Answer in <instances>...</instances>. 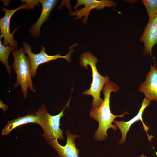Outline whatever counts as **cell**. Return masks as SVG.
I'll return each instance as SVG.
<instances>
[{"mask_svg":"<svg viewBox=\"0 0 157 157\" xmlns=\"http://www.w3.org/2000/svg\"><path fill=\"white\" fill-rule=\"evenodd\" d=\"M139 40L144 44V54L151 56L153 47L157 44V14L149 18Z\"/></svg>","mask_w":157,"mask_h":157,"instance_id":"9c48e42d","label":"cell"},{"mask_svg":"<svg viewBox=\"0 0 157 157\" xmlns=\"http://www.w3.org/2000/svg\"><path fill=\"white\" fill-rule=\"evenodd\" d=\"M139 91L143 93L148 100L157 102V67L155 62L146 75L144 81L140 84Z\"/></svg>","mask_w":157,"mask_h":157,"instance_id":"8fae6325","label":"cell"},{"mask_svg":"<svg viewBox=\"0 0 157 157\" xmlns=\"http://www.w3.org/2000/svg\"><path fill=\"white\" fill-rule=\"evenodd\" d=\"M25 3H22L19 7L14 9L9 10L1 6L2 10L5 12L4 16L0 19V29L1 34L4 38L3 44L5 46L9 45L11 46L17 48L18 42L14 40L13 34L19 27L15 29L11 33L10 28V19L14 14L18 10L23 9H32L35 5L29 0H22Z\"/></svg>","mask_w":157,"mask_h":157,"instance_id":"5b68a950","label":"cell"},{"mask_svg":"<svg viewBox=\"0 0 157 157\" xmlns=\"http://www.w3.org/2000/svg\"><path fill=\"white\" fill-rule=\"evenodd\" d=\"M151 101L145 97L137 114L131 120L128 121H119L115 119L114 120L113 122L119 129L121 134V138L119 142V145L124 144L125 143L126 135L131 126L134 123L139 120L142 122L144 129L146 132L148 136H149L147 131L149 128L144 124L142 119V116L144 110L149 105Z\"/></svg>","mask_w":157,"mask_h":157,"instance_id":"30bf717a","label":"cell"},{"mask_svg":"<svg viewBox=\"0 0 157 157\" xmlns=\"http://www.w3.org/2000/svg\"><path fill=\"white\" fill-rule=\"evenodd\" d=\"M3 37V35L1 34L0 36V61L5 66L10 78L12 72V68L9 65L8 58L11 52L15 49L17 48L10 46L9 45L5 46L2 44L1 40Z\"/></svg>","mask_w":157,"mask_h":157,"instance_id":"5bb4252c","label":"cell"},{"mask_svg":"<svg viewBox=\"0 0 157 157\" xmlns=\"http://www.w3.org/2000/svg\"><path fill=\"white\" fill-rule=\"evenodd\" d=\"M116 4L111 0H77V3L73 8L75 11L69 12L68 15L71 17L76 16V20H79L84 17L83 23L86 24L88 17L91 10L93 9L100 10L105 7H115Z\"/></svg>","mask_w":157,"mask_h":157,"instance_id":"52a82bcc","label":"cell"},{"mask_svg":"<svg viewBox=\"0 0 157 157\" xmlns=\"http://www.w3.org/2000/svg\"><path fill=\"white\" fill-rule=\"evenodd\" d=\"M22 44L26 53L28 55L30 61L31 66V74L32 77H35L36 74L38 66L41 64L50 61L56 60L58 58H63L68 62H71L70 58L72 53L73 51L72 48L76 46L72 45L70 48L69 52L64 56H61L60 53L53 56L47 54L46 52V48L42 46L40 52L37 54L33 53L31 51L32 47L26 42L23 41Z\"/></svg>","mask_w":157,"mask_h":157,"instance_id":"8992f818","label":"cell"},{"mask_svg":"<svg viewBox=\"0 0 157 157\" xmlns=\"http://www.w3.org/2000/svg\"><path fill=\"white\" fill-rule=\"evenodd\" d=\"M65 133L67 139L65 146L60 144L57 139L50 140L47 142L48 144L56 152L58 157H79L80 152L76 147L75 140L81 136L72 134L69 130H66Z\"/></svg>","mask_w":157,"mask_h":157,"instance_id":"ba28073f","label":"cell"},{"mask_svg":"<svg viewBox=\"0 0 157 157\" xmlns=\"http://www.w3.org/2000/svg\"><path fill=\"white\" fill-rule=\"evenodd\" d=\"M25 53L22 47L15 49L12 52L14 58L12 67L17 75L14 87L16 88L21 86L24 99L27 97L28 88L34 93L36 92L32 85L30 61L28 56H25Z\"/></svg>","mask_w":157,"mask_h":157,"instance_id":"7a4b0ae2","label":"cell"},{"mask_svg":"<svg viewBox=\"0 0 157 157\" xmlns=\"http://www.w3.org/2000/svg\"><path fill=\"white\" fill-rule=\"evenodd\" d=\"M57 2L58 0H39V2L41 3L42 6L41 14L37 22L29 30L33 37L37 38L40 36L41 33V26L47 21L51 12L56 5Z\"/></svg>","mask_w":157,"mask_h":157,"instance_id":"7c38bea8","label":"cell"},{"mask_svg":"<svg viewBox=\"0 0 157 157\" xmlns=\"http://www.w3.org/2000/svg\"><path fill=\"white\" fill-rule=\"evenodd\" d=\"M98 61L97 57L90 52H84L80 56L81 65L86 69H88V65H89L92 70V82L90 88L83 92L82 94L91 95L93 97L92 106L95 108L99 107L102 103L104 99L100 97V92L104 85L110 81L108 76L104 77L98 72L96 66Z\"/></svg>","mask_w":157,"mask_h":157,"instance_id":"3957f363","label":"cell"},{"mask_svg":"<svg viewBox=\"0 0 157 157\" xmlns=\"http://www.w3.org/2000/svg\"><path fill=\"white\" fill-rule=\"evenodd\" d=\"M138 157H147L146 156H145L143 154H142L140 156H138Z\"/></svg>","mask_w":157,"mask_h":157,"instance_id":"2e32d148","label":"cell"},{"mask_svg":"<svg viewBox=\"0 0 157 157\" xmlns=\"http://www.w3.org/2000/svg\"><path fill=\"white\" fill-rule=\"evenodd\" d=\"M36 122L37 117L35 113L19 117L8 122L1 131L2 135H7L14 129L19 126L28 123H36Z\"/></svg>","mask_w":157,"mask_h":157,"instance_id":"4fadbf2b","label":"cell"},{"mask_svg":"<svg viewBox=\"0 0 157 157\" xmlns=\"http://www.w3.org/2000/svg\"><path fill=\"white\" fill-rule=\"evenodd\" d=\"M119 89V87L113 81H108L104 85L103 93L104 99L101 106L97 108L92 107L90 112V117L98 123V128L95 132L94 138L100 141L105 140L108 137L107 131L111 128L116 131L118 127L112 124L117 117L122 118L125 115L129 114L127 111L119 115H115L111 112L110 105V97L112 92H116Z\"/></svg>","mask_w":157,"mask_h":157,"instance_id":"6da1fadb","label":"cell"},{"mask_svg":"<svg viewBox=\"0 0 157 157\" xmlns=\"http://www.w3.org/2000/svg\"><path fill=\"white\" fill-rule=\"evenodd\" d=\"M142 2L147 9L149 18L157 14V0H144Z\"/></svg>","mask_w":157,"mask_h":157,"instance_id":"9a60e30c","label":"cell"},{"mask_svg":"<svg viewBox=\"0 0 157 157\" xmlns=\"http://www.w3.org/2000/svg\"><path fill=\"white\" fill-rule=\"evenodd\" d=\"M70 98L63 110L58 115H50L47 111L45 105L43 104L37 111L35 110L37 117L36 123L41 127L43 131V134L41 135L47 142L53 139L64 140L63 130L60 127V121L61 118L64 115V111L66 107L69 106Z\"/></svg>","mask_w":157,"mask_h":157,"instance_id":"277c9868","label":"cell"}]
</instances>
